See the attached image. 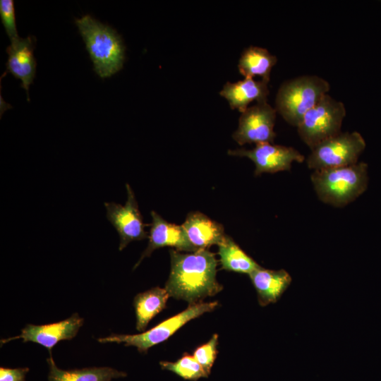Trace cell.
I'll list each match as a JSON object with an SVG mask.
<instances>
[{
    "label": "cell",
    "instance_id": "30bf717a",
    "mask_svg": "<svg viewBox=\"0 0 381 381\" xmlns=\"http://www.w3.org/2000/svg\"><path fill=\"white\" fill-rule=\"evenodd\" d=\"M228 154L231 156L245 157L252 160L255 166V176L262 173L273 174L289 171L294 162L301 163L305 159L304 156L292 147L270 143L255 145L250 150H229Z\"/></svg>",
    "mask_w": 381,
    "mask_h": 381
},
{
    "label": "cell",
    "instance_id": "d6986e66",
    "mask_svg": "<svg viewBox=\"0 0 381 381\" xmlns=\"http://www.w3.org/2000/svg\"><path fill=\"white\" fill-rule=\"evenodd\" d=\"M277 61V56L266 49L250 46L242 52L238 68L244 78H253L255 76H260L261 80L269 83L272 68Z\"/></svg>",
    "mask_w": 381,
    "mask_h": 381
},
{
    "label": "cell",
    "instance_id": "52a82bcc",
    "mask_svg": "<svg viewBox=\"0 0 381 381\" xmlns=\"http://www.w3.org/2000/svg\"><path fill=\"white\" fill-rule=\"evenodd\" d=\"M365 147V142L359 133L341 132L312 149L307 165L309 169L320 170L353 164Z\"/></svg>",
    "mask_w": 381,
    "mask_h": 381
},
{
    "label": "cell",
    "instance_id": "ba28073f",
    "mask_svg": "<svg viewBox=\"0 0 381 381\" xmlns=\"http://www.w3.org/2000/svg\"><path fill=\"white\" fill-rule=\"evenodd\" d=\"M127 200L124 205L114 202H104L106 216L119 236V250L121 251L131 242L146 238L147 226L143 219L133 190L126 184Z\"/></svg>",
    "mask_w": 381,
    "mask_h": 381
},
{
    "label": "cell",
    "instance_id": "8992f818",
    "mask_svg": "<svg viewBox=\"0 0 381 381\" xmlns=\"http://www.w3.org/2000/svg\"><path fill=\"white\" fill-rule=\"evenodd\" d=\"M345 116L344 103L327 94L304 115L297 126L298 135L312 150L341 133Z\"/></svg>",
    "mask_w": 381,
    "mask_h": 381
},
{
    "label": "cell",
    "instance_id": "8fae6325",
    "mask_svg": "<svg viewBox=\"0 0 381 381\" xmlns=\"http://www.w3.org/2000/svg\"><path fill=\"white\" fill-rule=\"evenodd\" d=\"M83 318L78 313L68 318L54 323L35 325H27L21 330L20 335L1 340V344L11 340L22 339L23 342L32 341L40 344L52 356V348L61 340H71L74 338L83 325Z\"/></svg>",
    "mask_w": 381,
    "mask_h": 381
},
{
    "label": "cell",
    "instance_id": "2e32d148",
    "mask_svg": "<svg viewBox=\"0 0 381 381\" xmlns=\"http://www.w3.org/2000/svg\"><path fill=\"white\" fill-rule=\"evenodd\" d=\"M258 303L266 306L276 303L291 283V277L284 270H272L260 267L249 274Z\"/></svg>",
    "mask_w": 381,
    "mask_h": 381
},
{
    "label": "cell",
    "instance_id": "7c38bea8",
    "mask_svg": "<svg viewBox=\"0 0 381 381\" xmlns=\"http://www.w3.org/2000/svg\"><path fill=\"white\" fill-rule=\"evenodd\" d=\"M150 214L152 222L148 235V244L133 270L144 258L150 257L152 252L158 248L171 247L181 252L195 251L189 243L182 225L168 222L155 211H152Z\"/></svg>",
    "mask_w": 381,
    "mask_h": 381
},
{
    "label": "cell",
    "instance_id": "7402d4cb",
    "mask_svg": "<svg viewBox=\"0 0 381 381\" xmlns=\"http://www.w3.org/2000/svg\"><path fill=\"white\" fill-rule=\"evenodd\" d=\"M218 334H214L205 344L198 347L193 356L209 375L217 355Z\"/></svg>",
    "mask_w": 381,
    "mask_h": 381
},
{
    "label": "cell",
    "instance_id": "44dd1931",
    "mask_svg": "<svg viewBox=\"0 0 381 381\" xmlns=\"http://www.w3.org/2000/svg\"><path fill=\"white\" fill-rule=\"evenodd\" d=\"M159 365L163 370L171 371L180 377L196 381L202 377H207L208 375L193 356L185 353L175 362L161 361Z\"/></svg>",
    "mask_w": 381,
    "mask_h": 381
},
{
    "label": "cell",
    "instance_id": "277c9868",
    "mask_svg": "<svg viewBox=\"0 0 381 381\" xmlns=\"http://www.w3.org/2000/svg\"><path fill=\"white\" fill-rule=\"evenodd\" d=\"M330 85L318 75H305L284 82L275 99V109L290 125L297 127L304 115L329 91Z\"/></svg>",
    "mask_w": 381,
    "mask_h": 381
},
{
    "label": "cell",
    "instance_id": "5b68a950",
    "mask_svg": "<svg viewBox=\"0 0 381 381\" xmlns=\"http://www.w3.org/2000/svg\"><path fill=\"white\" fill-rule=\"evenodd\" d=\"M218 304L217 301L189 304L183 311L161 322L147 331L136 334H111L109 337L99 338L97 341L102 344L115 342L123 344L126 346H135L138 351L146 353L150 348L167 340L188 322L214 310Z\"/></svg>",
    "mask_w": 381,
    "mask_h": 381
},
{
    "label": "cell",
    "instance_id": "cb8c5ba5",
    "mask_svg": "<svg viewBox=\"0 0 381 381\" xmlns=\"http://www.w3.org/2000/svg\"><path fill=\"white\" fill-rule=\"evenodd\" d=\"M28 368H0V381H26L25 376Z\"/></svg>",
    "mask_w": 381,
    "mask_h": 381
},
{
    "label": "cell",
    "instance_id": "ac0fdd59",
    "mask_svg": "<svg viewBox=\"0 0 381 381\" xmlns=\"http://www.w3.org/2000/svg\"><path fill=\"white\" fill-rule=\"evenodd\" d=\"M169 294L165 288L154 287L138 294L133 299L136 316V329L145 332L150 321L162 311Z\"/></svg>",
    "mask_w": 381,
    "mask_h": 381
},
{
    "label": "cell",
    "instance_id": "603a6c76",
    "mask_svg": "<svg viewBox=\"0 0 381 381\" xmlns=\"http://www.w3.org/2000/svg\"><path fill=\"white\" fill-rule=\"evenodd\" d=\"M0 16L2 24L10 38L11 42L18 40L20 37L16 29L14 2L13 0L0 1Z\"/></svg>",
    "mask_w": 381,
    "mask_h": 381
},
{
    "label": "cell",
    "instance_id": "4fadbf2b",
    "mask_svg": "<svg viewBox=\"0 0 381 381\" xmlns=\"http://www.w3.org/2000/svg\"><path fill=\"white\" fill-rule=\"evenodd\" d=\"M35 42L36 39L33 36L20 37L11 42L6 48L8 56L6 71L21 80L20 86L26 90L28 101L29 86L32 83L36 72L37 63L33 54Z\"/></svg>",
    "mask_w": 381,
    "mask_h": 381
},
{
    "label": "cell",
    "instance_id": "6da1fadb",
    "mask_svg": "<svg viewBox=\"0 0 381 381\" xmlns=\"http://www.w3.org/2000/svg\"><path fill=\"white\" fill-rule=\"evenodd\" d=\"M169 252L171 271L165 284L169 296L193 304L222 290L216 278L218 261L214 253L207 249Z\"/></svg>",
    "mask_w": 381,
    "mask_h": 381
},
{
    "label": "cell",
    "instance_id": "3957f363",
    "mask_svg": "<svg viewBox=\"0 0 381 381\" xmlns=\"http://www.w3.org/2000/svg\"><path fill=\"white\" fill-rule=\"evenodd\" d=\"M311 181L319 199L334 207H344L367 189L368 164H353L315 170Z\"/></svg>",
    "mask_w": 381,
    "mask_h": 381
},
{
    "label": "cell",
    "instance_id": "e0dca14e",
    "mask_svg": "<svg viewBox=\"0 0 381 381\" xmlns=\"http://www.w3.org/2000/svg\"><path fill=\"white\" fill-rule=\"evenodd\" d=\"M49 365V381H111L124 377L125 372L110 367H90L81 369L62 370L59 368L52 356L47 359Z\"/></svg>",
    "mask_w": 381,
    "mask_h": 381
},
{
    "label": "cell",
    "instance_id": "7a4b0ae2",
    "mask_svg": "<svg viewBox=\"0 0 381 381\" xmlns=\"http://www.w3.org/2000/svg\"><path fill=\"white\" fill-rule=\"evenodd\" d=\"M75 23L97 74L105 78L120 71L125 59V47L121 36L90 15L75 19Z\"/></svg>",
    "mask_w": 381,
    "mask_h": 381
},
{
    "label": "cell",
    "instance_id": "9a60e30c",
    "mask_svg": "<svg viewBox=\"0 0 381 381\" xmlns=\"http://www.w3.org/2000/svg\"><path fill=\"white\" fill-rule=\"evenodd\" d=\"M268 82L244 78L235 83L227 82L219 92V95L229 102L232 109L244 111L249 104L267 102L269 95Z\"/></svg>",
    "mask_w": 381,
    "mask_h": 381
},
{
    "label": "cell",
    "instance_id": "5bb4252c",
    "mask_svg": "<svg viewBox=\"0 0 381 381\" xmlns=\"http://www.w3.org/2000/svg\"><path fill=\"white\" fill-rule=\"evenodd\" d=\"M182 226L195 251L218 246L226 236L221 224L199 212L188 213Z\"/></svg>",
    "mask_w": 381,
    "mask_h": 381
},
{
    "label": "cell",
    "instance_id": "ffe728a7",
    "mask_svg": "<svg viewBox=\"0 0 381 381\" xmlns=\"http://www.w3.org/2000/svg\"><path fill=\"white\" fill-rule=\"evenodd\" d=\"M218 255L222 268L248 275L260 266L229 236L218 245Z\"/></svg>",
    "mask_w": 381,
    "mask_h": 381
},
{
    "label": "cell",
    "instance_id": "9c48e42d",
    "mask_svg": "<svg viewBox=\"0 0 381 381\" xmlns=\"http://www.w3.org/2000/svg\"><path fill=\"white\" fill-rule=\"evenodd\" d=\"M277 112L267 102L248 107L239 117L238 128L233 133L234 140L241 145L272 143L276 137L274 127Z\"/></svg>",
    "mask_w": 381,
    "mask_h": 381
}]
</instances>
